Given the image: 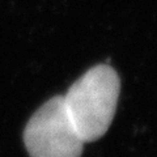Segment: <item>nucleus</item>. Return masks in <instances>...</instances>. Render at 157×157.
Returning a JSON list of instances; mask_svg holds the SVG:
<instances>
[{
  "label": "nucleus",
  "instance_id": "nucleus-2",
  "mask_svg": "<svg viewBox=\"0 0 157 157\" xmlns=\"http://www.w3.org/2000/svg\"><path fill=\"white\" fill-rule=\"evenodd\" d=\"M24 143L30 157H81L85 144L63 96L50 98L32 115L24 130Z\"/></svg>",
  "mask_w": 157,
  "mask_h": 157
},
{
  "label": "nucleus",
  "instance_id": "nucleus-1",
  "mask_svg": "<svg viewBox=\"0 0 157 157\" xmlns=\"http://www.w3.org/2000/svg\"><path fill=\"white\" fill-rule=\"evenodd\" d=\"M121 80L114 68L98 64L86 71L63 96L66 110L84 143L104 136L114 119Z\"/></svg>",
  "mask_w": 157,
  "mask_h": 157
}]
</instances>
